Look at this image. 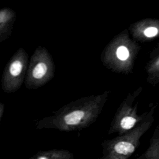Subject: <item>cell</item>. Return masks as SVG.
Listing matches in <instances>:
<instances>
[{
	"label": "cell",
	"mask_w": 159,
	"mask_h": 159,
	"mask_svg": "<svg viewBox=\"0 0 159 159\" xmlns=\"http://www.w3.org/2000/svg\"><path fill=\"white\" fill-rule=\"evenodd\" d=\"M147 71L150 76L159 75V55L149 63L147 68Z\"/></svg>",
	"instance_id": "cell-11"
},
{
	"label": "cell",
	"mask_w": 159,
	"mask_h": 159,
	"mask_svg": "<svg viewBox=\"0 0 159 159\" xmlns=\"http://www.w3.org/2000/svg\"><path fill=\"white\" fill-rule=\"evenodd\" d=\"M150 111L146 118L129 131L117 135L101 143L102 156L100 159H127L138 147L142 136L152 125L153 118Z\"/></svg>",
	"instance_id": "cell-3"
},
{
	"label": "cell",
	"mask_w": 159,
	"mask_h": 159,
	"mask_svg": "<svg viewBox=\"0 0 159 159\" xmlns=\"http://www.w3.org/2000/svg\"><path fill=\"white\" fill-rule=\"evenodd\" d=\"M129 32L134 39L146 42L159 37V19L145 18L132 24Z\"/></svg>",
	"instance_id": "cell-7"
},
{
	"label": "cell",
	"mask_w": 159,
	"mask_h": 159,
	"mask_svg": "<svg viewBox=\"0 0 159 159\" xmlns=\"http://www.w3.org/2000/svg\"><path fill=\"white\" fill-rule=\"evenodd\" d=\"M16 19V13L12 9L3 7L0 10V42L11 37Z\"/></svg>",
	"instance_id": "cell-8"
},
{
	"label": "cell",
	"mask_w": 159,
	"mask_h": 159,
	"mask_svg": "<svg viewBox=\"0 0 159 159\" xmlns=\"http://www.w3.org/2000/svg\"><path fill=\"white\" fill-rule=\"evenodd\" d=\"M29 65V55L24 48H19L6 63L1 77L4 92L11 93L20 89L25 81Z\"/></svg>",
	"instance_id": "cell-6"
},
{
	"label": "cell",
	"mask_w": 159,
	"mask_h": 159,
	"mask_svg": "<svg viewBox=\"0 0 159 159\" xmlns=\"http://www.w3.org/2000/svg\"><path fill=\"white\" fill-rule=\"evenodd\" d=\"M140 158L146 159H159V137L151 140L150 145L146 152Z\"/></svg>",
	"instance_id": "cell-10"
},
{
	"label": "cell",
	"mask_w": 159,
	"mask_h": 159,
	"mask_svg": "<svg viewBox=\"0 0 159 159\" xmlns=\"http://www.w3.org/2000/svg\"><path fill=\"white\" fill-rule=\"evenodd\" d=\"M139 45L125 29L114 37L101 54V61L108 70L120 74L132 72Z\"/></svg>",
	"instance_id": "cell-2"
},
{
	"label": "cell",
	"mask_w": 159,
	"mask_h": 159,
	"mask_svg": "<svg viewBox=\"0 0 159 159\" xmlns=\"http://www.w3.org/2000/svg\"><path fill=\"white\" fill-rule=\"evenodd\" d=\"M142 89V88L140 87L135 91L129 93L120 103L111 122L107 131L108 135L114 134L121 135L133 129L146 118L148 113L145 112L139 115L137 114V104L133 105Z\"/></svg>",
	"instance_id": "cell-5"
},
{
	"label": "cell",
	"mask_w": 159,
	"mask_h": 159,
	"mask_svg": "<svg viewBox=\"0 0 159 159\" xmlns=\"http://www.w3.org/2000/svg\"><path fill=\"white\" fill-rule=\"evenodd\" d=\"M4 110H5V104L2 102L0 103V120H1L2 116L4 113Z\"/></svg>",
	"instance_id": "cell-12"
},
{
	"label": "cell",
	"mask_w": 159,
	"mask_h": 159,
	"mask_svg": "<svg viewBox=\"0 0 159 159\" xmlns=\"http://www.w3.org/2000/svg\"><path fill=\"white\" fill-rule=\"evenodd\" d=\"M55 65L48 50L38 46L29 61L25 79V86L28 89H37L51 81L55 76Z\"/></svg>",
	"instance_id": "cell-4"
},
{
	"label": "cell",
	"mask_w": 159,
	"mask_h": 159,
	"mask_svg": "<svg viewBox=\"0 0 159 159\" xmlns=\"http://www.w3.org/2000/svg\"><path fill=\"white\" fill-rule=\"evenodd\" d=\"M111 94L107 90L101 94L82 97L63 106L49 116L39 120L37 129H55L63 132L76 131L89 127L98 119Z\"/></svg>",
	"instance_id": "cell-1"
},
{
	"label": "cell",
	"mask_w": 159,
	"mask_h": 159,
	"mask_svg": "<svg viewBox=\"0 0 159 159\" xmlns=\"http://www.w3.org/2000/svg\"><path fill=\"white\" fill-rule=\"evenodd\" d=\"M73 153L67 150L53 148L39 151L30 159H73Z\"/></svg>",
	"instance_id": "cell-9"
}]
</instances>
